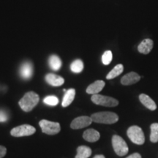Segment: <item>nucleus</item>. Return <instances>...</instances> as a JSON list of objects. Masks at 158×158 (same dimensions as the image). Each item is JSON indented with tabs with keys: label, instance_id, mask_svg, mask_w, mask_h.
Listing matches in <instances>:
<instances>
[{
	"label": "nucleus",
	"instance_id": "f257e3e1",
	"mask_svg": "<svg viewBox=\"0 0 158 158\" xmlns=\"http://www.w3.org/2000/svg\"><path fill=\"white\" fill-rule=\"evenodd\" d=\"M40 97L34 92H29L20 100L19 102L20 107L25 112H29L37 106L39 102Z\"/></svg>",
	"mask_w": 158,
	"mask_h": 158
},
{
	"label": "nucleus",
	"instance_id": "f03ea898",
	"mask_svg": "<svg viewBox=\"0 0 158 158\" xmlns=\"http://www.w3.org/2000/svg\"><path fill=\"white\" fill-rule=\"evenodd\" d=\"M92 121L96 123L111 124L116 123L118 120V116L116 114L113 112H98L93 114L91 116Z\"/></svg>",
	"mask_w": 158,
	"mask_h": 158
},
{
	"label": "nucleus",
	"instance_id": "7ed1b4c3",
	"mask_svg": "<svg viewBox=\"0 0 158 158\" xmlns=\"http://www.w3.org/2000/svg\"><path fill=\"white\" fill-rule=\"evenodd\" d=\"M127 133L128 138L134 143L142 145L145 142V136H144L143 130L138 126L135 125L129 127Z\"/></svg>",
	"mask_w": 158,
	"mask_h": 158
},
{
	"label": "nucleus",
	"instance_id": "20e7f679",
	"mask_svg": "<svg viewBox=\"0 0 158 158\" xmlns=\"http://www.w3.org/2000/svg\"><path fill=\"white\" fill-rule=\"evenodd\" d=\"M91 100L94 104L98 105V106H106V107H115L118 104V101L116 99L98 94H93L91 98Z\"/></svg>",
	"mask_w": 158,
	"mask_h": 158
},
{
	"label": "nucleus",
	"instance_id": "39448f33",
	"mask_svg": "<svg viewBox=\"0 0 158 158\" xmlns=\"http://www.w3.org/2000/svg\"><path fill=\"white\" fill-rule=\"evenodd\" d=\"M112 146L114 152L118 156L126 155L129 151L127 144L122 137L118 135H114L112 137Z\"/></svg>",
	"mask_w": 158,
	"mask_h": 158
},
{
	"label": "nucleus",
	"instance_id": "423d86ee",
	"mask_svg": "<svg viewBox=\"0 0 158 158\" xmlns=\"http://www.w3.org/2000/svg\"><path fill=\"white\" fill-rule=\"evenodd\" d=\"M39 125L42 129L43 133L48 135H56L61 130L60 124L58 122H54L43 119L39 122Z\"/></svg>",
	"mask_w": 158,
	"mask_h": 158
},
{
	"label": "nucleus",
	"instance_id": "0eeeda50",
	"mask_svg": "<svg viewBox=\"0 0 158 158\" xmlns=\"http://www.w3.org/2000/svg\"><path fill=\"white\" fill-rule=\"evenodd\" d=\"M35 132H36V129L34 127L29 124H23V125H20L19 127L12 129L10 134L12 136H14V137H23V136L33 135Z\"/></svg>",
	"mask_w": 158,
	"mask_h": 158
},
{
	"label": "nucleus",
	"instance_id": "6e6552de",
	"mask_svg": "<svg viewBox=\"0 0 158 158\" xmlns=\"http://www.w3.org/2000/svg\"><path fill=\"white\" fill-rule=\"evenodd\" d=\"M92 122L93 121H92L91 116L90 117L87 116H78V117L73 120V122L70 124V127L74 130L81 129V128L89 126Z\"/></svg>",
	"mask_w": 158,
	"mask_h": 158
},
{
	"label": "nucleus",
	"instance_id": "1a4fd4ad",
	"mask_svg": "<svg viewBox=\"0 0 158 158\" xmlns=\"http://www.w3.org/2000/svg\"><path fill=\"white\" fill-rule=\"evenodd\" d=\"M20 75L25 80L31 78L33 75V65L31 62H25L20 67Z\"/></svg>",
	"mask_w": 158,
	"mask_h": 158
},
{
	"label": "nucleus",
	"instance_id": "9d476101",
	"mask_svg": "<svg viewBox=\"0 0 158 158\" xmlns=\"http://www.w3.org/2000/svg\"><path fill=\"white\" fill-rule=\"evenodd\" d=\"M140 79H141V77L138 73H136L135 72H130L122 77L121 79V83L122 85L128 86V85L136 84L138 81H139Z\"/></svg>",
	"mask_w": 158,
	"mask_h": 158
},
{
	"label": "nucleus",
	"instance_id": "9b49d317",
	"mask_svg": "<svg viewBox=\"0 0 158 158\" xmlns=\"http://www.w3.org/2000/svg\"><path fill=\"white\" fill-rule=\"evenodd\" d=\"M45 79L48 84L53 86H62L64 83V79L62 77L54 73L47 74L45 77Z\"/></svg>",
	"mask_w": 158,
	"mask_h": 158
},
{
	"label": "nucleus",
	"instance_id": "f8f14e48",
	"mask_svg": "<svg viewBox=\"0 0 158 158\" xmlns=\"http://www.w3.org/2000/svg\"><path fill=\"white\" fill-rule=\"evenodd\" d=\"M105 85H106V84H105L103 81H94L93 84H90L89 86H88L87 89H86V93L92 94V95H93V94H98L99 92H101L102 90Z\"/></svg>",
	"mask_w": 158,
	"mask_h": 158
},
{
	"label": "nucleus",
	"instance_id": "ddd939ff",
	"mask_svg": "<svg viewBox=\"0 0 158 158\" xmlns=\"http://www.w3.org/2000/svg\"><path fill=\"white\" fill-rule=\"evenodd\" d=\"M83 138L88 142H96L98 141L100 138V134L98 131L94 129H88L84 131L83 134Z\"/></svg>",
	"mask_w": 158,
	"mask_h": 158
},
{
	"label": "nucleus",
	"instance_id": "4468645a",
	"mask_svg": "<svg viewBox=\"0 0 158 158\" xmlns=\"http://www.w3.org/2000/svg\"><path fill=\"white\" fill-rule=\"evenodd\" d=\"M153 48V41L151 39H145L138 46V50L141 54H148Z\"/></svg>",
	"mask_w": 158,
	"mask_h": 158
},
{
	"label": "nucleus",
	"instance_id": "2eb2a0df",
	"mask_svg": "<svg viewBox=\"0 0 158 158\" xmlns=\"http://www.w3.org/2000/svg\"><path fill=\"white\" fill-rule=\"evenodd\" d=\"M139 100L141 102V103L145 107H147L148 109L151 110H155L157 108V106L155 101L150 98L149 96H148L146 94H141L139 96Z\"/></svg>",
	"mask_w": 158,
	"mask_h": 158
},
{
	"label": "nucleus",
	"instance_id": "dca6fc26",
	"mask_svg": "<svg viewBox=\"0 0 158 158\" xmlns=\"http://www.w3.org/2000/svg\"><path fill=\"white\" fill-rule=\"evenodd\" d=\"M75 96H76V90L74 89H70L64 94V98H63L62 106V107H68V106L72 103L73 101Z\"/></svg>",
	"mask_w": 158,
	"mask_h": 158
},
{
	"label": "nucleus",
	"instance_id": "f3484780",
	"mask_svg": "<svg viewBox=\"0 0 158 158\" xmlns=\"http://www.w3.org/2000/svg\"><path fill=\"white\" fill-rule=\"evenodd\" d=\"M92 155V149L86 146H80L77 149V155L75 158H88Z\"/></svg>",
	"mask_w": 158,
	"mask_h": 158
},
{
	"label": "nucleus",
	"instance_id": "a211bd4d",
	"mask_svg": "<svg viewBox=\"0 0 158 158\" xmlns=\"http://www.w3.org/2000/svg\"><path fill=\"white\" fill-rule=\"evenodd\" d=\"M49 66L53 70H59L62 67V61L56 55H51L48 60Z\"/></svg>",
	"mask_w": 158,
	"mask_h": 158
},
{
	"label": "nucleus",
	"instance_id": "6ab92c4d",
	"mask_svg": "<svg viewBox=\"0 0 158 158\" xmlns=\"http://www.w3.org/2000/svg\"><path fill=\"white\" fill-rule=\"evenodd\" d=\"M123 70L124 67L122 64H118L117 65H116V66L112 69V70L110 71L109 73L107 75L106 78H107L108 80H110V79H113L114 78H116V77L119 76L120 74H122Z\"/></svg>",
	"mask_w": 158,
	"mask_h": 158
},
{
	"label": "nucleus",
	"instance_id": "aec40b11",
	"mask_svg": "<svg viewBox=\"0 0 158 158\" xmlns=\"http://www.w3.org/2000/svg\"><path fill=\"white\" fill-rule=\"evenodd\" d=\"M83 69H84V63L81 59H76L70 64V70L75 73L82 72Z\"/></svg>",
	"mask_w": 158,
	"mask_h": 158
},
{
	"label": "nucleus",
	"instance_id": "412c9836",
	"mask_svg": "<svg viewBox=\"0 0 158 158\" xmlns=\"http://www.w3.org/2000/svg\"><path fill=\"white\" fill-rule=\"evenodd\" d=\"M150 127H151L150 141L153 143H157L158 142V123H153Z\"/></svg>",
	"mask_w": 158,
	"mask_h": 158
},
{
	"label": "nucleus",
	"instance_id": "4be33fe9",
	"mask_svg": "<svg viewBox=\"0 0 158 158\" xmlns=\"http://www.w3.org/2000/svg\"><path fill=\"white\" fill-rule=\"evenodd\" d=\"M43 102H44L45 104L48 105V106H55L59 103V99L56 96L50 95L45 97L44 100H43Z\"/></svg>",
	"mask_w": 158,
	"mask_h": 158
},
{
	"label": "nucleus",
	"instance_id": "5701e85b",
	"mask_svg": "<svg viewBox=\"0 0 158 158\" xmlns=\"http://www.w3.org/2000/svg\"><path fill=\"white\" fill-rule=\"evenodd\" d=\"M112 58H113V55H112V52L110 51H105L104 54H102V62L105 65L109 64L112 61Z\"/></svg>",
	"mask_w": 158,
	"mask_h": 158
},
{
	"label": "nucleus",
	"instance_id": "b1692460",
	"mask_svg": "<svg viewBox=\"0 0 158 158\" xmlns=\"http://www.w3.org/2000/svg\"><path fill=\"white\" fill-rule=\"evenodd\" d=\"M8 114L4 110H0V122H5L8 120Z\"/></svg>",
	"mask_w": 158,
	"mask_h": 158
},
{
	"label": "nucleus",
	"instance_id": "393cba45",
	"mask_svg": "<svg viewBox=\"0 0 158 158\" xmlns=\"http://www.w3.org/2000/svg\"><path fill=\"white\" fill-rule=\"evenodd\" d=\"M7 153V149L3 146H0V158H3Z\"/></svg>",
	"mask_w": 158,
	"mask_h": 158
},
{
	"label": "nucleus",
	"instance_id": "a878e982",
	"mask_svg": "<svg viewBox=\"0 0 158 158\" xmlns=\"http://www.w3.org/2000/svg\"><path fill=\"white\" fill-rule=\"evenodd\" d=\"M127 158H141V155L139 153H134L128 156Z\"/></svg>",
	"mask_w": 158,
	"mask_h": 158
},
{
	"label": "nucleus",
	"instance_id": "bb28decb",
	"mask_svg": "<svg viewBox=\"0 0 158 158\" xmlns=\"http://www.w3.org/2000/svg\"><path fill=\"white\" fill-rule=\"evenodd\" d=\"M93 158H106L105 156L102 155H95Z\"/></svg>",
	"mask_w": 158,
	"mask_h": 158
}]
</instances>
